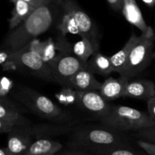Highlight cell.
<instances>
[{"mask_svg":"<svg viewBox=\"0 0 155 155\" xmlns=\"http://www.w3.org/2000/svg\"><path fill=\"white\" fill-rule=\"evenodd\" d=\"M55 20L51 3L39 6L21 24L10 30L5 40L6 50L16 53L48 30Z\"/></svg>","mask_w":155,"mask_h":155,"instance_id":"1","label":"cell"},{"mask_svg":"<svg viewBox=\"0 0 155 155\" xmlns=\"http://www.w3.org/2000/svg\"><path fill=\"white\" fill-rule=\"evenodd\" d=\"M100 119L105 127L118 132L155 127V122L148 112L127 106H112L110 112Z\"/></svg>","mask_w":155,"mask_h":155,"instance_id":"2","label":"cell"},{"mask_svg":"<svg viewBox=\"0 0 155 155\" xmlns=\"http://www.w3.org/2000/svg\"><path fill=\"white\" fill-rule=\"evenodd\" d=\"M73 145L91 151L111 147H127L118 132L109 128H88L75 134Z\"/></svg>","mask_w":155,"mask_h":155,"instance_id":"3","label":"cell"},{"mask_svg":"<svg viewBox=\"0 0 155 155\" xmlns=\"http://www.w3.org/2000/svg\"><path fill=\"white\" fill-rule=\"evenodd\" d=\"M142 38L134 46L128 58L125 67L121 71V76L130 79L142 72L149 65L152 58L155 36L152 27L142 33Z\"/></svg>","mask_w":155,"mask_h":155,"instance_id":"4","label":"cell"},{"mask_svg":"<svg viewBox=\"0 0 155 155\" xmlns=\"http://www.w3.org/2000/svg\"><path fill=\"white\" fill-rule=\"evenodd\" d=\"M15 97L36 115L48 119L61 118V109L48 97L28 88H21L14 92Z\"/></svg>","mask_w":155,"mask_h":155,"instance_id":"5","label":"cell"},{"mask_svg":"<svg viewBox=\"0 0 155 155\" xmlns=\"http://www.w3.org/2000/svg\"><path fill=\"white\" fill-rule=\"evenodd\" d=\"M10 58L16 69L30 73L44 80L54 81L49 65L40 55L32 51L28 45L16 53H10Z\"/></svg>","mask_w":155,"mask_h":155,"instance_id":"6","label":"cell"},{"mask_svg":"<svg viewBox=\"0 0 155 155\" xmlns=\"http://www.w3.org/2000/svg\"><path fill=\"white\" fill-rule=\"evenodd\" d=\"M54 81L68 87L70 80L83 68H87V62L77 58L74 53L64 52L59 54L50 65Z\"/></svg>","mask_w":155,"mask_h":155,"instance_id":"7","label":"cell"},{"mask_svg":"<svg viewBox=\"0 0 155 155\" xmlns=\"http://www.w3.org/2000/svg\"><path fill=\"white\" fill-rule=\"evenodd\" d=\"M61 5L64 13L71 15L75 20L80 31V36L87 38L99 48L96 27L90 17L73 0H64Z\"/></svg>","mask_w":155,"mask_h":155,"instance_id":"8","label":"cell"},{"mask_svg":"<svg viewBox=\"0 0 155 155\" xmlns=\"http://www.w3.org/2000/svg\"><path fill=\"white\" fill-rule=\"evenodd\" d=\"M25 119L18 106L7 97L0 99V132L9 133L15 129L25 126Z\"/></svg>","mask_w":155,"mask_h":155,"instance_id":"9","label":"cell"},{"mask_svg":"<svg viewBox=\"0 0 155 155\" xmlns=\"http://www.w3.org/2000/svg\"><path fill=\"white\" fill-rule=\"evenodd\" d=\"M77 104L100 119L106 116L111 109L112 106L101 95L99 91H77Z\"/></svg>","mask_w":155,"mask_h":155,"instance_id":"10","label":"cell"},{"mask_svg":"<svg viewBox=\"0 0 155 155\" xmlns=\"http://www.w3.org/2000/svg\"><path fill=\"white\" fill-rule=\"evenodd\" d=\"M33 131L28 126L18 127L8 133L7 148L12 155H24L33 143Z\"/></svg>","mask_w":155,"mask_h":155,"instance_id":"11","label":"cell"},{"mask_svg":"<svg viewBox=\"0 0 155 155\" xmlns=\"http://www.w3.org/2000/svg\"><path fill=\"white\" fill-rule=\"evenodd\" d=\"M101 84L102 83L95 78L92 71L83 68L70 80L68 87L80 91H99Z\"/></svg>","mask_w":155,"mask_h":155,"instance_id":"12","label":"cell"},{"mask_svg":"<svg viewBox=\"0 0 155 155\" xmlns=\"http://www.w3.org/2000/svg\"><path fill=\"white\" fill-rule=\"evenodd\" d=\"M124 97L148 100L155 97V84L146 79L129 81L126 86Z\"/></svg>","mask_w":155,"mask_h":155,"instance_id":"13","label":"cell"},{"mask_svg":"<svg viewBox=\"0 0 155 155\" xmlns=\"http://www.w3.org/2000/svg\"><path fill=\"white\" fill-rule=\"evenodd\" d=\"M130 79L121 76L119 78L110 77L102 83L99 93L107 101L116 100L119 97H124V91Z\"/></svg>","mask_w":155,"mask_h":155,"instance_id":"14","label":"cell"},{"mask_svg":"<svg viewBox=\"0 0 155 155\" xmlns=\"http://www.w3.org/2000/svg\"><path fill=\"white\" fill-rule=\"evenodd\" d=\"M122 12L126 20L139 28L142 33H145L151 27L147 25L136 0H124Z\"/></svg>","mask_w":155,"mask_h":155,"instance_id":"15","label":"cell"},{"mask_svg":"<svg viewBox=\"0 0 155 155\" xmlns=\"http://www.w3.org/2000/svg\"><path fill=\"white\" fill-rule=\"evenodd\" d=\"M142 38V36H136L134 33H132L131 36L127 43L124 45V46L121 49L120 51L115 53L112 56H110V60H111L112 65H113L114 70L115 72H117L120 74L121 71L125 67L126 64H127L128 58L130 56V53H131L132 50L134 48L135 46L139 42V40Z\"/></svg>","mask_w":155,"mask_h":155,"instance_id":"16","label":"cell"},{"mask_svg":"<svg viewBox=\"0 0 155 155\" xmlns=\"http://www.w3.org/2000/svg\"><path fill=\"white\" fill-rule=\"evenodd\" d=\"M60 142L48 138H39L33 141L24 155H54L62 149Z\"/></svg>","mask_w":155,"mask_h":155,"instance_id":"17","label":"cell"},{"mask_svg":"<svg viewBox=\"0 0 155 155\" xmlns=\"http://www.w3.org/2000/svg\"><path fill=\"white\" fill-rule=\"evenodd\" d=\"M87 68L93 73L101 75H108L114 71L110 57L104 56L99 51L91 56L87 62Z\"/></svg>","mask_w":155,"mask_h":155,"instance_id":"18","label":"cell"},{"mask_svg":"<svg viewBox=\"0 0 155 155\" xmlns=\"http://www.w3.org/2000/svg\"><path fill=\"white\" fill-rule=\"evenodd\" d=\"M36 9L24 0H18L15 2L12 18L9 20V29L13 30L23 22Z\"/></svg>","mask_w":155,"mask_h":155,"instance_id":"19","label":"cell"},{"mask_svg":"<svg viewBox=\"0 0 155 155\" xmlns=\"http://www.w3.org/2000/svg\"><path fill=\"white\" fill-rule=\"evenodd\" d=\"M81 40L72 46V53L84 62H87L91 56L98 51V47L94 45L87 38L80 36Z\"/></svg>","mask_w":155,"mask_h":155,"instance_id":"20","label":"cell"},{"mask_svg":"<svg viewBox=\"0 0 155 155\" xmlns=\"http://www.w3.org/2000/svg\"><path fill=\"white\" fill-rule=\"evenodd\" d=\"M58 28L60 30L63 37H64L68 33L80 35V31L76 24L75 20L69 14L64 13L61 23L58 26Z\"/></svg>","mask_w":155,"mask_h":155,"instance_id":"21","label":"cell"},{"mask_svg":"<svg viewBox=\"0 0 155 155\" xmlns=\"http://www.w3.org/2000/svg\"><path fill=\"white\" fill-rule=\"evenodd\" d=\"M56 98L59 103L65 106L75 104L77 103L78 99L77 91L69 87H64L58 94H56Z\"/></svg>","mask_w":155,"mask_h":155,"instance_id":"22","label":"cell"},{"mask_svg":"<svg viewBox=\"0 0 155 155\" xmlns=\"http://www.w3.org/2000/svg\"><path fill=\"white\" fill-rule=\"evenodd\" d=\"M90 152L95 155H138L126 147H111L107 148L96 149Z\"/></svg>","mask_w":155,"mask_h":155,"instance_id":"23","label":"cell"},{"mask_svg":"<svg viewBox=\"0 0 155 155\" xmlns=\"http://www.w3.org/2000/svg\"><path fill=\"white\" fill-rule=\"evenodd\" d=\"M135 137L138 140L147 141L155 144V127L147 128L136 132Z\"/></svg>","mask_w":155,"mask_h":155,"instance_id":"24","label":"cell"},{"mask_svg":"<svg viewBox=\"0 0 155 155\" xmlns=\"http://www.w3.org/2000/svg\"><path fill=\"white\" fill-rule=\"evenodd\" d=\"M0 63L4 70H15V64L10 58V53L7 50L2 51L0 53Z\"/></svg>","mask_w":155,"mask_h":155,"instance_id":"25","label":"cell"},{"mask_svg":"<svg viewBox=\"0 0 155 155\" xmlns=\"http://www.w3.org/2000/svg\"><path fill=\"white\" fill-rule=\"evenodd\" d=\"M13 86V81L8 78V77H2L1 81V88H0V96L1 98L6 97L9 91L12 90Z\"/></svg>","mask_w":155,"mask_h":155,"instance_id":"26","label":"cell"},{"mask_svg":"<svg viewBox=\"0 0 155 155\" xmlns=\"http://www.w3.org/2000/svg\"><path fill=\"white\" fill-rule=\"evenodd\" d=\"M136 144L149 155H155V144L142 140H137Z\"/></svg>","mask_w":155,"mask_h":155,"instance_id":"27","label":"cell"},{"mask_svg":"<svg viewBox=\"0 0 155 155\" xmlns=\"http://www.w3.org/2000/svg\"><path fill=\"white\" fill-rule=\"evenodd\" d=\"M147 106H148V115L155 122V97H151L147 100Z\"/></svg>","mask_w":155,"mask_h":155,"instance_id":"28","label":"cell"},{"mask_svg":"<svg viewBox=\"0 0 155 155\" xmlns=\"http://www.w3.org/2000/svg\"><path fill=\"white\" fill-rule=\"evenodd\" d=\"M110 7L114 11H122L124 2L123 0H107Z\"/></svg>","mask_w":155,"mask_h":155,"instance_id":"29","label":"cell"},{"mask_svg":"<svg viewBox=\"0 0 155 155\" xmlns=\"http://www.w3.org/2000/svg\"><path fill=\"white\" fill-rule=\"evenodd\" d=\"M24 1L27 2L30 5L35 8H37L39 6L43 5L49 4L51 3L53 0H24Z\"/></svg>","mask_w":155,"mask_h":155,"instance_id":"30","label":"cell"},{"mask_svg":"<svg viewBox=\"0 0 155 155\" xmlns=\"http://www.w3.org/2000/svg\"><path fill=\"white\" fill-rule=\"evenodd\" d=\"M61 155H89V154L87 153V152H85L83 151V150H73V151L68 152V153H65Z\"/></svg>","mask_w":155,"mask_h":155,"instance_id":"31","label":"cell"},{"mask_svg":"<svg viewBox=\"0 0 155 155\" xmlns=\"http://www.w3.org/2000/svg\"><path fill=\"white\" fill-rule=\"evenodd\" d=\"M142 1L145 5H147L151 8L154 7L155 5V0H142Z\"/></svg>","mask_w":155,"mask_h":155,"instance_id":"32","label":"cell"},{"mask_svg":"<svg viewBox=\"0 0 155 155\" xmlns=\"http://www.w3.org/2000/svg\"><path fill=\"white\" fill-rule=\"evenodd\" d=\"M0 155H12L10 153V152L8 150L7 147H2L1 150H0Z\"/></svg>","mask_w":155,"mask_h":155,"instance_id":"33","label":"cell"},{"mask_svg":"<svg viewBox=\"0 0 155 155\" xmlns=\"http://www.w3.org/2000/svg\"><path fill=\"white\" fill-rule=\"evenodd\" d=\"M53 1H54V0H53ZM56 2H62L63 1H64V0H55Z\"/></svg>","mask_w":155,"mask_h":155,"instance_id":"34","label":"cell"},{"mask_svg":"<svg viewBox=\"0 0 155 155\" xmlns=\"http://www.w3.org/2000/svg\"><path fill=\"white\" fill-rule=\"evenodd\" d=\"M11 1L14 2H17V1H18V0H11Z\"/></svg>","mask_w":155,"mask_h":155,"instance_id":"35","label":"cell"},{"mask_svg":"<svg viewBox=\"0 0 155 155\" xmlns=\"http://www.w3.org/2000/svg\"><path fill=\"white\" fill-rule=\"evenodd\" d=\"M123 1H124V0H123Z\"/></svg>","mask_w":155,"mask_h":155,"instance_id":"36","label":"cell"}]
</instances>
